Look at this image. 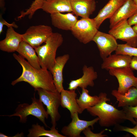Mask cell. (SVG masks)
I'll return each mask as SVG.
<instances>
[{
	"mask_svg": "<svg viewBox=\"0 0 137 137\" xmlns=\"http://www.w3.org/2000/svg\"><path fill=\"white\" fill-rule=\"evenodd\" d=\"M53 32L52 29L49 26L43 25L32 26L22 34L23 40L35 49L45 42Z\"/></svg>",
	"mask_w": 137,
	"mask_h": 137,
	"instance_id": "7",
	"label": "cell"
},
{
	"mask_svg": "<svg viewBox=\"0 0 137 137\" xmlns=\"http://www.w3.org/2000/svg\"><path fill=\"white\" fill-rule=\"evenodd\" d=\"M111 94L118 101V107L137 105V87H131L124 94H121L117 90H114L112 91Z\"/></svg>",
	"mask_w": 137,
	"mask_h": 137,
	"instance_id": "23",
	"label": "cell"
},
{
	"mask_svg": "<svg viewBox=\"0 0 137 137\" xmlns=\"http://www.w3.org/2000/svg\"><path fill=\"white\" fill-rule=\"evenodd\" d=\"M137 13V6L133 1L127 0L110 19V28L123 20H127Z\"/></svg>",
	"mask_w": 137,
	"mask_h": 137,
	"instance_id": "13",
	"label": "cell"
},
{
	"mask_svg": "<svg viewBox=\"0 0 137 137\" xmlns=\"http://www.w3.org/2000/svg\"><path fill=\"white\" fill-rule=\"evenodd\" d=\"M135 5L137 6V0H133Z\"/></svg>",
	"mask_w": 137,
	"mask_h": 137,
	"instance_id": "38",
	"label": "cell"
},
{
	"mask_svg": "<svg viewBox=\"0 0 137 137\" xmlns=\"http://www.w3.org/2000/svg\"><path fill=\"white\" fill-rule=\"evenodd\" d=\"M129 67L132 70H135L137 71V57H132Z\"/></svg>",
	"mask_w": 137,
	"mask_h": 137,
	"instance_id": "32",
	"label": "cell"
},
{
	"mask_svg": "<svg viewBox=\"0 0 137 137\" xmlns=\"http://www.w3.org/2000/svg\"><path fill=\"white\" fill-rule=\"evenodd\" d=\"M23 41L22 34L16 32L13 27L8 28L5 38L0 41V49L8 53L16 52Z\"/></svg>",
	"mask_w": 137,
	"mask_h": 137,
	"instance_id": "14",
	"label": "cell"
},
{
	"mask_svg": "<svg viewBox=\"0 0 137 137\" xmlns=\"http://www.w3.org/2000/svg\"><path fill=\"white\" fill-rule=\"evenodd\" d=\"M127 21L128 23L131 26L137 24V13L129 18Z\"/></svg>",
	"mask_w": 137,
	"mask_h": 137,
	"instance_id": "33",
	"label": "cell"
},
{
	"mask_svg": "<svg viewBox=\"0 0 137 137\" xmlns=\"http://www.w3.org/2000/svg\"><path fill=\"white\" fill-rule=\"evenodd\" d=\"M116 40L110 34L98 31L92 41L96 43L102 60L116 50L118 45Z\"/></svg>",
	"mask_w": 137,
	"mask_h": 137,
	"instance_id": "11",
	"label": "cell"
},
{
	"mask_svg": "<svg viewBox=\"0 0 137 137\" xmlns=\"http://www.w3.org/2000/svg\"><path fill=\"white\" fill-rule=\"evenodd\" d=\"M52 25L59 29L71 30L78 20L74 14L57 12L50 14Z\"/></svg>",
	"mask_w": 137,
	"mask_h": 137,
	"instance_id": "16",
	"label": "cell"
},
{
	"mask_svg": "<svg viewBox=\"0 0 137 137\" xmlns=\"http://www.w3.org/2000/svg\"><path fill=\"white\" fill-rule=\"evenodd\" d=\"M132 57L121 54H111L103 59L101 68L109 71L112 69L129 67Z\"/></svg>",
	"mask_w": 137,
	"mask_h": 137,
	"instance_id": "15",
	"label": "cell"
},
{
	"mask_svg": "<svg viewBox=\"0 0 137 137\" xmlns=\"http://www.w3.org/2000/svg\"><path fill=\"white\" fill-rule=\"evenodd\" d=\"M136 123L135 126L133 128H130L126 127L121 126L120 131L129 132L133 135L134 136L137 137V118H135Z\"/></svg>",
	"mask_w": 137,
	"mask_h": 137,
	"instance_id": "31",
	"label": "cell"
},
{
	"mask_svg": "<svg viewBox=\"0 0 137 137\" xmlns=\"http://www.w3.org/2000/svg\"><path fill=\"white\" fill-rule=\"evenodd\" d=\"M43 2V0H35L25 11L21 12L20 15L17 18L18 20L21 19L27 15H28L29 19H31L36 11L42 9Z\"/></svg>",
	"mask_w": 137,
	"mask_h": 137,
	"instance_id": "26",
	"label": "cell"
},
{
	"mask_svg": "<svg viewBox=\"0 0 137 137\" xmlns=\"http://www.w3.org/2000/svg\"><path fill=\"white\" fill-rule=\"evenodd\" d=\"M115 53L137 57V48L131 47L126 44H118Z\"/></svg>",
	"mask_w": 137,
	"mask_h": 137,
	"instance_id": "27",
	"label": "cell"
},
{
	"mask_svg": "<svg viewBox=\"0 0 137 137\" xmlns=\"http://www.w3.org/2000/svg\"><path fill=\"white\" fill-rule=\"evenodd\" d=\"M99 95L100 97V101L86 110L92 116L99 118V123L101 126H118L125 120H129L123 109L119 110L107 102L110 101V99L107 97L106 93L101 92Z\"/></svg>",
	"mask_w": 137,
	"mask_h": 137,
	"instance_id": "2",
	"label": "cell"
},
{
	"mask_svg": "<svg viewBox=\"0 0 137 137\" xmlns=\"http://www.w3.org/2000/svg\"><path fill=\"white\" fill-rule=\"evenodd\" d=\"M132 28L137 33V24L134 25L133 26Z\"/></svg>",
	"mask_w": 137,
	"mask_h": 137,
	"instance_id": "36",
	"label": "cell"
},
{
	"mask_svg": "<svg viewBox=\"0 0 137 137\" xmlns=\"http://www.w3.org/2000/svg\"><path fill=\"white\" fill-rule=\"evenodd\" d=\"M126 0H110L93 18L97 29L105 20L107 19H110Z\"/></svg>",
	"mask_w": 137,
	"mask_h": 137,
	"instance_id": "19",
	"label": "cell"
},
{
	"mask_svg": "<svg viewBox=\"0 0 137 137\" xmlns=\"http://www.w3.org/2000/svg\"><path fill=\"white\" fill-rule=\"evenodd\" d=\"M42 9L50 14L72 12L70 0H43Z\"/></svg>",
	"mask_w": 137,
	"mask_h": 137,
	"instance_id": "21",
	"label": "cell"
},
{
	"mask_svg": "<svg viewBox=\"0 0 137 137\" xmlns=\"http://www.w3.org/2000/svg\"><path fill=\"white\" fill-rule=\"evenodd\" d=\"M31 99L32 102L30 104L24 103L18 105L15 109V112L13 114L1 116H18L20 118L19 122L24 123L27 122V117L31 115L38 118L46 127H48L45 122V119L48 118L49 115L44 108L43 103L39 99L36 98L35 94Z\"/></svg>",
	"mask_w": 137,
	"mask_h": 137,
	"instance_id": "4",
	"label": "cell"
},
{
	"mask_svg": "<svg viewBox=\"0 0 137 137\" xmlns=\"http://www.w3.org/2000/svg\"><path fill=\"white\" fill-rule=\"evenodd\" d=\"M77 94L75 90L64 89L60 92V106L70 111L71 118L77 112L81 114L80 110L77 101Z\"/></svg>",
	"mask_w": 137,
	"mask_h": 137,
	"instance_id": "20",
	"label": "cell"
},
{
	"mask_svg": "<svg viewBox=\"0 0 137 137\" xmlns=\"http://www.w3.org/2000/svg\"><path fill=\"white\" fill-rule=\"evenodd\" d=\"M63 41L62 35L58 32H53L44 45L35 48L41 68L51 71L55 62L57 50L62 45Z\"/></svg>",
	"mask_w": 137,
	"mask_h": 137,
	"instance_id": "3",
	"label": "cell"
},
{
	"mask_svg": "<svg viewBox=\"0 0 137 137\" xmlns=\"http://www.w3.org/2000/svg\"><path fill=\"white\" fill-rule=\"evenodd\" d=\"M78 112L75 113L71 118V122L62 128L61 132L66 137H81L82 132L90 126L93 128L94 125L99 120L98 117L90 121L81 119L78 117Z\"/></svg>",
	"mask_w": 137,
	"mask_h": 137,
	"instance_id": "10",
	"label": "cell"
},
{
	"mask_svg": "<svg viewBox=\"0 0 137 137\" xmlns=\"http://www.w3.org/2000/svg\"><path fill=\"white\" fill-rule=\"evenodd\" d=\"M72 12L82 18H89L95 11V0H70Z\"/></svg>",
	"mask_w": 137,
	"mask_h": 137,
	"instance_id": "18",
	"label": "cell"
},
{
	"mask_svg": "<svg viewBox=\"0 0 137 137\" xmlns=\"http://www.w3.org/2000/svg\"><path fill=\"white\" fill-rule=\"evenodd\" d=\"M28 131L29 133L27 135L28 137H66L60 134L55 126H52L50 130H46L44 126H41L38 123L33 124Z\"/></svg>",
	"mask_w": 137,
	"mask_h": 137,
	"instance_id": "24",
	"label": "cell"
},
{
	"mask_svg": "<svg viewBox=\"0 0 137 137\" xmlns=\"http://www.w3.org/2000/svg\"><path fill=\"white\" fill-rule=\"evenodd\" d=\"M71 31L80 42L86 44L92 41L98 30L93 19L89 18L78 20Z\"/></svg>",
	"mask_w": 137,
	"mask_h": 137,
	"instance_id": "6",
	"label": "cell"
},
{
	"mask_svg": "<svg viewBox=\"0 0 137 137\" xmlns=\"http://www.w3.org/2000/svg\"><path fill=\"white\" fill-rule=\"evenodd\" d=\"M108 32L116 39L126 42L129 46L137 47V33L128 23L127 20L120 22L111 28Z\"/></svg>",
	"mask_w": 137,
	"mask_h": 137,
	"instance_id": "9",
	"label": "cell"
},
{
	"mask_svg": "<svg viewBox=\"0 0 137 137\" xmlns=\"http://www.w3.org/2000/svg\"><path fill=\"white\" fill-rule=\"evenodd\" d=\"M82 89V92L79 98L77 99V102L79 106L81 114L85 109L92 107L97 104L100 100V97L95 95L92 96L89 94V91L86 89Z\"/></svg>",
	"mask_w": 137,
	"mask_h": 137,
	"instance_id": "25",
	"label": "cell"
},
{
	"mask_svg": "<svg viewBox=\"0 0 137 137\" xmlns=\"http://www.w3.org/2000/svg\"><path fill=\"white\" fill-rule=\"evenodd\" d=\"M4 25L7 26L8 28L13 27L15 28H18V26L14 22L11 23H9L2 17V15H0V34L2 33L3 31V26Z\"/></svg>",
	"mask_w": 137,
	"mask_h": 137,
	"instance_id": "30",
	"label": "cell"
},
{
	"mask_svg": "<svg viewBox=\"0 0 137 137\" xmlns=\"http://www.w3.org/2000/svg\"><path fill=\"white\" fill-rule=\"evenodd\" d=\"M69 58V55L67 54L57 57L56 58L54 65L51 71L57 90L60 93L64 89L63 84V70Z\"/></svg>",
	"mask_w": 137,
	"mask_h": 137,
	"instance_id": "17",
	"label": "cell"
},
{
	"mask_svg": "<svg viewBox=\"0 0 137 137\" xmlns=\"http://www.w3.org/2000/svg\"><path fill=\"white\" fill-rule=\"evenodd\" d=\"M82 70L83 75L81 77L70 82L68 87L69 90H75L78 87L86 89L88 86H94V81L97 78L98 75L93 67L84 65Z\"/></svg>",
	"mask_w": 137,
	"mask_h": 137,
	"instance_id": "12",
	"label": "cell"
},
{
	"mask_svg": "<svg viewBox=\"0 0 137 137\" xmlns=\"http://www.w3.org/2000/svg\"><path fill=\"white\" fill-rule=\"evenodd\" d=\"M129 121L133 124L135 125L136 122L134 118H137V105L134 106H126L123 107Z\"/></svg>",
	"mask_w": 137,
	"mask_h": 137,
	"instance_id": "28",
	"label": "cell"
},
{
	"mask_svg": "<svg viewBox=\"0 0 137 137\" xmlns=\"http://www.w3.org/2000/svg\"><path fill=\"white\" fill-rule=\"evenodd\" d=\"M5 0H0V8L2 10H5Z\"/></svg>",
	"mask_w": 137,
	"mask_h": 137,
	"instance_id": "34",
	"label": "cell"
},
{
	"mask_svg": "<svg viewBox=\"0 0 137 137\" xmlns=\"http://www.w3.org/2000/svg\"><path fill=\"white\" fill-rule=\"evenodd\" d=\"M35 91H37L39 99L46 107L47 112L51 118L52 126L56 127L57 122L61 118L59 111L61 104L60 93L57 91H52L41 88Z\"/></svg>",
	"mask_w": 137,
	"mask_h": 137,
	"instance_id": "5",
	"label": "cell"
},
{
	"mask_svg": "<svg viewBox=\"0 0 137 137\" xmlns=\"http://www.w3.org/2000/svg\"><path fill=\"white\" fill-rule=\"evenodd\" d=\"M23 132H22L20 134H16L15 136L13 137H22L23 136Z\"/></svg>",
	"mask_w": 137,
	"mask_h": 137,
	"instance_id": "35",
	"label": "cell"
},
{
	"mask_svg": "<svg viewBox=\"0 0 137 137\" xmlns=\"http://www.w3.org/2000/svg\"><path fill=\"white\" fill-rule=\"evenodd\" d=\"M0 137H9V136H8L5 134L0 132Z\"/></svg>",
	"mask_w": 137,
	"mask_h": 137,
	"instance_id": "37",
	"label": "cell"
},
{
	"mask_svg": "<svg viewBox=\"0 0 137 137\" xmlns=\"http://www.w3.org/2000/svg\"><path fill=\"white\" fill-rule=\"evenodd\" d=\"M16 52L26 59L33 67L38 69L41 68L39 59L35 49L28 43L23 41Z\"/></svg>",
	"mask_w": 137,
	"mask_h": 137,
	"instance_id": "22",
	"label": "cell"
},
{
	"mask_svg": "<svg viewBox=\"0 0 137 137\" xmlns=\"http://www.w3.org/2000/svg\"><path fill=\"white\" fill-rule=\"evenodd\" d=\"M13 55L22 67V72L19 77L12 82V85L24 81L29 83L35 90L41 88L52 91H57L50 71L42 68L39 69L35 68L19 55L14 53Z\"/></svg>",
	"mask_w": 137,
	"mask_h": 137,
	"instance_id": "1",
	"label": "cell"
},
{
	"mask_svg": "<svg viewBox=\"0 0 137 137\" xmlns=\"http://www.w3.org/2000/svg\"><path fill=\"white\" fill-rule=\"evenodd\" d=\"M105 131V130H104L99 133H94L91 131V128L89 127L84 129L82 132L86 137H107V135L102 134Z\"/></svg>",
	"mask_w": 137,
	"mask_h": 137,
	"instance_id": "29",
	"label": "cell"
},
{
	"mask_svg": "<svg viewBox=\"0 0 137 137\" xmlns=\"http://www.w3.org/2000/svg\"><path fill=\"white\" fill-rule=\"evenodd\" d=\"M109 71V74L115 76L118 80L119 85L117 90L119 93L124 94L131 87H137V77L130 67L110 69Z\"/></svg>",
	"mask_w": 137,
	"mask_h": 137,
	"instance_id": "8",
	"label": "cell"
}]
</instances>
